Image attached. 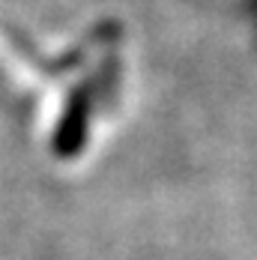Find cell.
Here are the masks:
<instances>
[{
    "instance_id": "cell-1",
    "label": "cell",
    "mask_w": 257,
    "mask_h": 260,
    "mask_svg": "<svg viewBox=\"0 0 257 260\" xmlns=\"http://www.w3.org/2000/svg\"><path fill=\"white\" fill-rule=\"evenodd\" d=\"M87 126H90V96H87V90H81L72 96V102L63 111L60 129L54 135V153L57 156H75L87 141Z\"/></svg>"
}]
</instances>
